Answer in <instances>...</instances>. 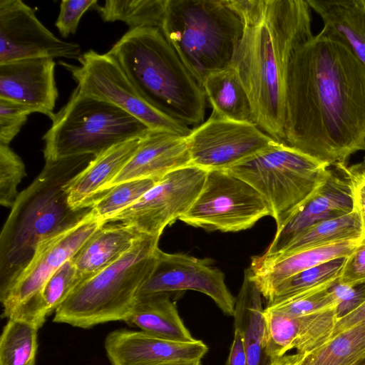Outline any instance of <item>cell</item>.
Segmentation results:
<instances>
[{
  "label": "cell",
  "mask_w": 365,
  "mask_h": 365,
  "mask_svg": "<svg viewBox=\"0 0 365 365\" xmlns=\"http://www.w3.org/2000/svg\"><path fill=\"white\" fill-rule=\"evenodd\" d=\"M362 163H363L364 164V165H365V155H364V158H363V161H362Z\"/></svg>",
  "instance_id": "obj_45"
},
{
  "label": "cell",
  "mask_w": 365,
  "mask_h": 365,
  "mask_svg": "<svg viewBox=\"0 0 365 365\" xmlns=\"http://www.w3.org/2000/svg\"><path fill=\"white\" fill-rule=\"evenodd\" d=\"M334 285V284H333ZM333 285L303 292L267 304V309L293 317H301L333 309L336 303L330 291Z\"/></svg>",
  "instance_id": "obj_34"
},
{
  "label": "cell",
  "mask_w": 365,
  "mask_h": 365,
  "mask_svg": "<svg viewBox=\"0 0 365 365\" xmlns=\"http://www.w3.org/2000/svg\"><path fill=\"white\" fill-rule=\"evenodd\" d=\"M284 133V144L330 166L365 150V66L328 25L292 56Z\"/></svg>",
  "instance_id": "obj_1"
},
{
  "label": "cell",
  "mask_w": 365,
  "mask_h": 365,
  "mask_svg": "<svg viewBox=\"0 0 365 365\" xmlns=\"http://www.w3.org/2000/svg\"><path fill=\"white\" fill-rule=\"evenodd\" d=\"M266 216L270 210L263 197L222 170L207 172L199 195L179 220L192 227L228 232L249 229Z\"/></svg>",
  "instance_id": "obj_9"
},
{
  "label": "cell",
  "mask_w": 365,
  "mask_h": 365,
  "mask_svg": "<svg viewBox=\"0 0 365 365\" xmlns=\"http://www.w3.org/2000/svg\"><path fill=\"white\" fill-rule=\"evenodd\" d=\"M171 293H156L136 297L130 314L125 321L142 331L170 340L192 341Z\"/></svg>",
  "instance_id": "obj_25"
},
{
  "label": "cell",
  "mask_w": 365,
  "mask_h": 365,
  "mask_svg": "<svg viewBox=\"0 0 365 365\" xmlns=\"http://www.w3.org/2000/svg\"><path fill=\"white\" fill-rule=\"evenodd\" d=\"M323 24L337 31L365 66V0H307Z\"/></svg>",
  "instance_id": "obj_27"
},
{
  "label": "cell",
  "mask_w": 365,
  "mask_h": 365,
  "mask_svg": "<svg viewBox=\"0 0 365 365\" xmlns=\"http://www.w3.org/2000/svg\"><path fill=\"white\" fill-rule=\"evenodd\" d=\"M26 175L22 159L9 147L0 144V204L11 207L19 193L17 187Z\"/></svg>",
  "instance_id": "obj_35"
},
{
  "label": "cell",
  "mask_w": 365,
  "mask_h": 365,
  "mask_svg": "<svg viewBox=\"0 0 365 365\" xmlns=\"http://www.w3.org/2000/svg\"><path fill=\"white\" fill-rule=\"evenodd\" d=\"M55 65L50 58L0 63V98L21 104L52 119L58 96Z\"/></svg>",
  "instance_id": "obj_17"
},
{
  "label": "cell",
  "mask_w": 365,
  "mask_h": 365,
  "mask_svg": "<svg viewBox=\"0 0 365 365\" xmlns=\"http://www.w3.org/2000/svg\"><path fill=\"white\" fill-rule=\"evenodd\" d=\"M365 322V300L355 309L337 319L331 337Z\"/></svg>",
  "instance_id": "obj_42"
},
{
  "label": "cell",
  "mask_w": 365,
  "mask_h": 365,
  "mask_svg": "<svg viewBox=\"0 0 365 365\" xmlns=\"http://www.w3.org/2000/svg\"><path fill=\"white\" fill-rule=\"evenodd\" d=\"M361 233L360 217L353 209L348 214L309 226L296 235L279 252H292L346 240H362Z\"/></svg>",
  "instance_id": "obj_28"
},
{
  "label": "cell",
  "mask_w": 365,
  "mask_h": 365,
  "mask_svg": "<svg viewBox=\"0 0 365 365\" xmlns=\"http://www.w3.org/2000/svg\"><path fill=\"white\" fill-rule=\"evenodd\" d=\"M365 361V322L331 337L300 365H359Z\"/></svg>",
  "instance_id": "obj_29"
},
{
  "label": "cell",
  "mask_w": 365,
  "mask_h": 365,
  "mask_svg": "<svg viewBox=\"0 0 365 365\" xmlns=\"http://www.w3.org/2000/svg\"><path fill=\"white\" fill-rule=\"evenodd\" d=\"M338 282L351 286L365 284V241H361L344 258Z\"/></svg>",
  "instance_id": "obj_40"
},
{
  "label": "cell",
  "mask_w": 365,
  "mask_h": 365,
  "mask_svg": "<svg viewBox=\"0 0 365 365\" xmlns=\"http://www.w3.org/2000/svg\"><path fill=\"white\" fill-rule=\"evenodd\" d=\"M207 172L190 165L161 178L133 205L106 221L120 223L137 232L160 237L164 229L179 220L199 195Z\"/></svg>",
  "instance_id": "obj_11"
},
{
  "label": "cell",
  "mask_w": 365,
  "mask_h": 365,
  "mask_svg": "<svg viewBox=\"0 0 365 365\" xmlns=\"http://www.w3.org/2000/svg\"><path fill=\"white\" fill-rule=\"evenodd\" d=\"M38 329L26 320L9 318L0 337V365H35Z\"/></svg>",
  "instance_id": "obj_31"
},
{
  "label": "cell",
  "mask_w": 365,
  "mask_h": 365,
  "mask_svg": "<svg viewBox=\"0 0 365 365\" xmlns=\"http://www.w3.org/2000/svg\"><path fill=\"white\" fill-rule=\"evenodd\" d=\"M344 258L324 262L285 279L275 288L267 304L310 289L334 284L338 281Z\"/></svg>",
  "instance_id": "obj_32"
},
{
  "label": "cell",
  "mask_w": 365,
  "mask_h": 365,
  "mask_svg": "<svg viewBox=\"0 0 365 365\" xmlns=\"http://www.w3.org/2000/svg\"><path fill=\"white\" fill-rule=\"evenodd\" d=\"M160 31L202 88L232 64L244 21L232 0H166Z\"/></svg>",
  "instance_id": "obj_5"
},
{
  "label": "cell",
  "mask_w": 365,
  "mask_h": 365,
  "mask_svg": "<svg viewBox=\"0 0 365 365\" xmlns=\"http://www.w3.org/2000/svg\"><path fill=\"white\" fill-rule=\"evenodd\" d=\"M166 0H108L103 6L96 4L101 19L106 22L120 21L130 29L161 28Z\"/></svg>",
  "instance_id": "obj_30"
},
{
  "label": "cell",
  "mask_w": 365,
  "mask_h": 365,
  "mask_svg": "<svg viewBox=\"0 0 365 365\" xmlns=\"http://www.w3.org/2000/svg\"><path fill=\"white\" fill-rule=\"evenodd\" d=\"M105 349L112 365H158L202 360L208 347L199 339L178 341L142 330L122 329L107 335Z\"/></svg>",
  "instance_id": "obj_16"
},
{
  "label": "cell",
  "mask_w": 365,
  "mask_h": 365,
  "mask_svg": "<svg viewBox=\"0 0 365 365\" xmlns=\"http://www.w3.org/2000/svg\"><path fill=\"white\" fill-rule=\"evenodd\" d=\"M141 138L116 144L95 156L66 185L73 209L91 207L135 153Z\"/></svg>",
  "instance_id": "obj_22"
},
{
  "label": "cell",
  "mask_w": 365,
  "mask_h": 365,
  "mask_svg": "<svg viewBox=\"0 0 365 365\" xmlns=\"http://www.w3.org/2000/svg\"><path fill=\"white\" fill-rule=\"evenodd\" d=\"M94 157L46 160L38 175L19 194L0 235V297L41 242L76 226L90 213L91 207H71L66 185Z\"/></svg>",
  "instance_id": "obj_3"
},
{
  "label": "cell",
  "mask_w": 365,
  "mask_h": 365,
  "mask_svg": "<svg viewBox=\"0 0 365 365\" xmlns=\"http://www.w3.org/2000/svg\"><path fill=\"white\" fill-rule=\"evenodd\" d=\"M81 46L57 38L21 0H0V63L36 58L78 61Z\"/></svg>",
  "instance_id": "obj_15"
},
{
  "label": "cell",
  "mask_w": 365,
  "mask_h": 365,
  "mask_svg": "<svg viewBox=\"0 0 365 365\" xmlns=\"http://www.w3.org/2000/svg\"><path fill=\"white\" fill-rule=\"evenodd\" d=\"M244 21L232 66L250 99L256 125L284 143L286 79L295 49L313 36L307 0H232Z\"/></svg>",
  "instance_id": "obj_2"
},
{
  "label": "cell",
  "mask_w": 365,
  "mask_h": 365,
  "mask_svg": "<svg viewBox=\"0 0 365 365\" xmlns=\"http://www.w3.org/2000/svg\"><path fill=\"white\" fill-rule=\"evenodd\" d=\"M187 140L191 165L207 172L227 170L276 141L255 124L213 113Z\"/></svg>",
  "instance_id": "obj_12"
},
{
  "label": "cell",
  "mask_w": 365,
  "mask_h": 365,
  "mask_svg": "<svg viewBox=\"0 0 365 365\" xmlns=\"http://www.w3.org/2000/svg\"><path fill=\"white\" fill-rule=\"evenodd\" d=\"M33 113L24 106L0 98V144L9 145Z\"/></svg>",
  "instance_id": "obj_36"
},
{
  "label": "cell",
  "mask_w": 365,
  "mask_h": 365,
  "mask_svg": "<svg viewBox=\"0 0 365 365\" xmlns=\"http://www.w3.org/2000/svg\"><path fill=\"white\" fill-rule=\"evenodd\" d=\"M98 4L96 0H62L55 26L61 36L75 34L82 16Z\"/></svg>",
  "instance_id": "obj_38"
},
{
  "label": "cell",
  "mask_w": 365,
  "mask_h": 365,
  "mask_svg": "<svg viewBox=\"0 0 365 365\" xmlns=\"http://www.w3.org/2000/svg\"><path fill=\"white\" fill-rule=\"evenodd\" d=\"M226 170L263 197L279 227L324 183L330 165L274 141Z\"/></svg>",
  "instance_id": "obj_8"
},
{
  "label": "cell",
  "mask_w": 365,
  "mask_h": 365,
  "mask_svg": "<svg viewBox=\"0 0 365 365\" xmlns=\"http://www.w3.org/2000/svg\"><path fill=\"white\" fill-rule=\"evenodd\" d=\"M202 88L212 108V113L256 125L250 99L234 66L210 74L204 81Z\"/></svg>",
  "instance_id": "obj_26"
},
{
  "label": "cell",
  "mask_w": 365,
  "mask_h": 365,
  "mask_svg": "<svg viewBox=\"0 0 365 365\" xmlns=\"http://www.w3.org/2000/svg\"><path fill=\"white\" fill-rule=\"evenodd\" d=\"M359 365H365V361L362 362L361 364H360Z\"/></svg>",
  "instance_id": "obj_46"
},
{
  "label": "cell",
  "mask_w": 365,
  "mask_h": 365,
  "mask_svg": "<svg viewBox=\"0 0 365 365\" xmlns=\"http://www.w3.org/2000/svg\"><path fill=\"white\" fill-rule=\"evenodd\" d=\"M159 239L143 235L118 260L78 284L56 310L53 321L83 329L125 322L155 267Z\"/></svg>",
  "instance_id": "obj_6"
},
{
  "label": "cell",
  "mask_w": 365,
  "mask_h": 365,
  "mask_svg": "<svg viewBox=\"0 0 365 365\" xmlns=\"http://www.w3.org/2000/svg\"><path fill=\"white\" fill-rule=\"evenodd\" d=\"M79 66L60 62L84 94L121 108L143 123L150 130H167L187 136L191 130L158 112L139 95L122 68L109 53L93 49L83 53Z\"/></svg>",
  "instance_id": "obj_10"
},
{
  "label": "cell",
  "mask_w": 365,
  "mask_h": 365,
  "mask_svg": "<svg viewBox=\"0 0 365 365\" xmlns=\"http://www.w3.org/2000/svg\"><path fill=\"white\" fill-rule=\"evenodd\" d=\"M143 235L120 223L102 226L71 257L81 283L118 260Z\"/></svg>",
  "instance_id": "obj_23"
},
{
  "label": "cell",
  "mask_w": 365,
  "mask_h": 365,
  "mask_svg": "<svg viewBox=\"0 0 365 365\" xmlns=\"http://www.w3.org/2000/svg\"><path fill=\"white\" fill-rule=\"evenodd\" d=\"M107 53L156 110L186 125L202 123L206 94L160 29H129Z\"/></svg>",
  "instance_id": "obj_4"
},
{
  "label": "cell",
  "mask_w": 365,
  "mask_h": 365,
  "mask_svg": "<svg viewBox=\"0 0 365 365\" xmlns=\"http://www.w3.org/2000/svg\"><path fill=\"white\" fill-rule=\"evenodd\" d=\"M190 165L187 136L167 130H148L140 138L133 157L107 190L128 180L160 179L173 170Z\"/></svg>",
  "instance_id": "obj_21"
},
{
  "label": "cell",
  "mask_w": 365,
  "mask_h": 365,
  "mask_svg": "<svg viewBox=\"0 0 365 365\" xmlns=\"http://www.w3.org/2000/svg\"><path fill=\"white\" fill-rule=\"evenodd\" d=\"M262 294L250 277L249 268L235 298V326L244 336L246 365H268L270 358L266 354V331L263 317Z\"/></svg>",
  "instance_id": "obj_24"
},
{
  "label": "cell",
  "mask_w": 365,
  "mask_h": 365,
  "mask_svg": "<svg viewBox=\"0 0 365 365\" xmlns=\"http://www.w3.org/2000/svg\"><path fill=\"white\" fill-rule=\"evenodd\" d=\"M361 241L346 240L292 252L254 256L248 267L250 277L268 301L285 279L324 262L347 257Z\"/></svg>",
  "instance_id": "obj_20"
},
{
  "label": "cell",
  "mask_w": 365,
  "mask_h": 365,
  "mask_svg": "<svg viewBox=\"0 0 365 365\" xmlns=\"http://www.w3.org/2000/svg\"><path fill=\"white\" fill-rule=\"evenodd\" d=\"M202 360L173 361L158 365H202Z\"/></svg>",
  "instance_id": "obj_44"
},
{
  "label": "cell",
  "mask_w": 365,
  "mask_h": 365,
  "mask_svg": "<svg viewBox=\"0 0 365 365\" xmlns=\"http://www.w3.org/2000/svg\"><path fill=\"white\" fill-rule=\"evenodd\" d=\"M334 167L336 168L349 181L354 210L357 212L361 220L362 241H365V165L361 162L351 165L344 164Z\"/></svg>",
  "instance_id": "obj_37"
},
{
  "label": "cell",
  "mask_w": 365,
  "mask_h": 365,
  "mask_svg": "<svg viewBox=\"0 0 365 365\" xmlns=\"http://www.w3.org/2000/svg\"><path fill=\"white\" fill-rule=\"evenodd\" d=\"M51 120V128L42 138L45 161L96 156L116 144L142 138L150 130L121 108L87 96L77 87Z\"/></svg>",
  "instance_id": "obj_7"
},
{
  "label": "cell",
  "mask_w": 365,
  "mask_h": 365,
  "mask_svg": "<svg viewBox=\"0 0 365 365\" xmlns=\"http://www.w3.org/2000/svg\"><path fill=\"white\" fill-rule=\"evenodd\" d=\"M104 225L91 211L76 226L41 242L29 264L0 297L2 317L8 319L17 310L31 304L53 272Z\"/></svg>",
  "instance_id": "obj_13"
},
{
  "label": "cell",
  "mask_w": 365,
  "mask_h": 365,
  "mask_svg": "<svg viewBox=\"0 0 365 365\" xmlns=\"http://www.w3.org/2000/svg\"><path fill=\"white\" fill-rule=\"evenodd\" d=\"M330 291L336 303L338 319L352 312L365 300V284L351 286L337 281Z\"/></svg>",
  "instance_id": "obj_39"
},
{
  "label": "cell",
  "mask_w": 365,
  "mask_h": 365,
  "mask_svg": "<svg viewBox=\"0 0 365 365\" xmlns=\"http://www.w3.org/2000/svg\"><path fill=\"white\" fill-rule=\"evenodd\" d=\"M353 209L348 180L336 168L330 166L324 183L277 227L274 237L264 253L279 252L296 235L309 226L348 214Z\"/></svg>",
  "instance_id": "obj_18"
},
{
  "label": "cell",
  "mask_w": 365,
  "mask_h": 365,
  "mask_svg": "<svg viewBox=\"0 0 365 365\" xmlns=\"http://www.w3.org/2000/svg\"><path fill=\"white\" fill-rule=\"evenodd\" d=\"M263 317L266 354L270 359L293 349L299 354H311L329 341L338 319L335 309L293 317L264 308Z\"/></svg>",
  "instance_id": "obj_19"
},
{
  "label": "cell",
  "mask_w": 365,
  "mask_h": 365,
  "mask_svg": "<svg viewBox=\"0 0 365 365\" xmlns=\"http://www.w3.org/2000/svg\"><path fill=\"white\" fill-rule=\"evenodd\" d=\"M212 264L210 259L167 253L158 248L152 273L136 297L194 290L210 297L225 314L234 316L235 297L225 283L224 273Z\"/></svg>",
  "instance_id": "obj_14"
},
{
  "label": "cell",
  "mask_w": 365,
  "mask_h": 365,
  "mask_svg": "<svg viewBox=\"0 0 365 365\" xmlns=\"http://www.w3.org/2000/svg\"><path fill=\"white\" fill-rule=\"evenodd\" d=\"M160 179L132 180L108 188L91 206L93 215L106 224L109 218L138 201Z\"/></svg>",
  "instance_id": "obj_33"
},
{
  "label": "cell",
  "mask_w": 365,
  "mask_h": 365,
  "mask_svg": "<svg viewBox=\"0 0 365 365\" xmlns=\"http://www.w3.org/2000/svg\"><path fill=\"white\" fill-rule=\"evenodd\" d=\"M308 354L296 353L270 359L268 365H300Z\"/></svg>",
  "instance_id": "obj_43"
},
{
  "label": "cell",
  "mask_w": 365,
  "mask_h": 365,
  "mask_svg": "<svg viewBox=\"0 0 365 365\" xmlns=\"http://www.w3.org/2000/svg\"><path fill=\"white\" fill-rule=\"evenodd\" d=\"M247 354L245 339L241 329L235 326L234 338L226 365H246Z\"/></svg>",
  "instance_id": "obj_41"
}]
</instances>
